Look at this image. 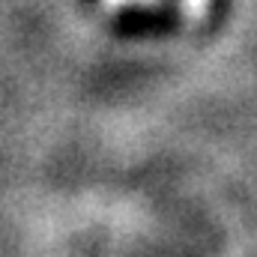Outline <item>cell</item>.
<instances>
[{
  "label": "cell",
  "instance_id": "6da1fadb",
  "mask_svg": "<svg viewBox=\"0 0 257 257\" xmlns=\"http://www.w3.org/2000/svg\"><path fill=\"white\" fill-rule=\"evenodd\" d=\"M108 3H135V0H108Z\"/></svg>",
  "mask_w": 257,
  "mask_h": 257
}]
</instances>
